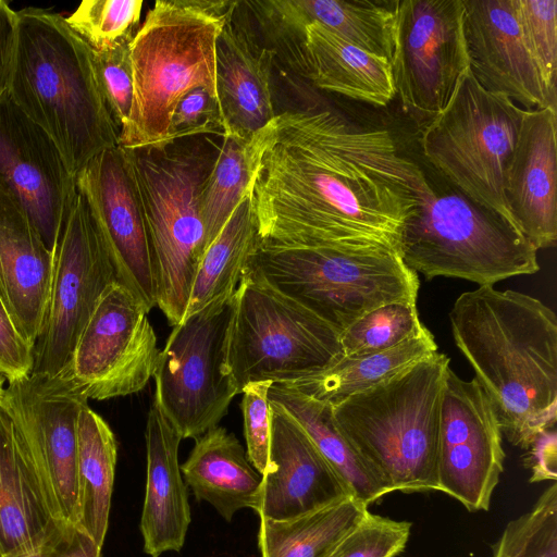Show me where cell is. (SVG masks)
<instances>
[{
	"instance_id": "obj_1",
	"label": "cell",
	"mask_w": 557,
	"mask_h": 557,
	"mask_svg": "<svg viewBox=\"0 0 557 557\" xmlns=\"http://www.w3.org/2000/svg\"><path fill=\"white\" fill-rule=\"evenodd\" d=\"M273 124L251 188L259 242L397 251L417 205V163L400 156L389 132L326 110L287 111Z\"/></svg>"
},
{
	"instance_id": "obj_2",
	"label": "cell",
	"mask_w": 557,
	"mask_h": 557,
	"mask_svg": "<svg viewBox=\"0 0 557 557\" xmlns=\"http://www.w3.org/2000/svg\"><path fill=\"white\" fill-rule=\"evenodd\" d=\"M449 321L507 441L527 449L537 433L555 428V312L527 294L484 285L456 299Z\"/></svg>"
},
{
	"instance_id": "obj_3",
	"label": "cell",
	"mask_w": 557,
	"mask_h": 557,
	"mask_svg": "<svg viewBox=\"0 0 557 557\" xmlns=\"http://www.w3.org/2000/svg\"><path fill=\"white\" fill-rule=\"evenodd\" d=\"M8 95L54 141L73 176L119 146L115 124L98 81L94 51L54 12L24 8Z\"/></svg>"
},
{
	"instance_id": "obj_4",
	"label": "cell",
	"mask_w": 557,
	"mask_h": 557,
	"mask_svg": "<svg viewBox=\"0 0 557 557\" xmlns=\"http://www.w3.org/2000/svg\"><path fill=\"white\" fill-rule=\"evenodd\" d=\"M449 358L435 352L332 405L336 425L392 492L438 491L441 398Z\"/></svg>"
},
{
	"instance_id": "obj_5",
	"label": "cell",
	"mask_w": 557,
	"mask_h": 557,
	"mask_svg": "<svg viewBox=\"0 0 557 557\" xmlns=\"http://www.w3.org/2000/svg\"><path fill=\"white\" fill-rule=\"evenodd\" d=\"M438 176L428 175L417 164V205L397 243L408 268L428 280L457 277L479 286L539 271L537 249L512 221Z\"/></svg>"
},
{
	"instance_id": "obj_6",
	"label": "cell",
	"mask_w": 557,
	"mask_h": 557,
	"mask_svg": "<svg viewBox=\"0 0 557 557\" xmlns=\"http://www.w3.org/2000/svg\"><path fill=\"white\" fill-rule=\"evenodd\" d=\"M234 1L159 0L129 44L133 103L119 146L165 143L178 100L195 88L218 98L215 41Z\"/></svg>"
},
{
	"instance_id": "obj_7",
	"label": "cell",
	"mask_w": 557,
	"mask_h": 557,
	"mask_svg": "<svg viewBox=\"0 0 557 557\" xmlns=\"http://www.w3.org/2000/svg\"><path fill=\"white\" fill-rule=\"evenodd\" d=\"M127 150L150 235L157 306L175 326L206 251L201 193L219 148L188 137Z\"/></svg>"
},
{
	"instance_id": "obj_8",
	"label": "cell",
	"mask_w": 557,
	"mask_h": 557,
	"mask_svg": "<svg viewBox=\"0 0 557 557\" xmlns=\"http://www.w3.org/2000/svg\"><path fill=\"white\" fill-rule=\"evenodd\" d=\"M246 273L295 300L339 334L389 302L417 304L420 281L395 249L258 243Z\"/></svg>"
},
{
	"instance_id": "obj_9",
	"label": "cell",
	"mask_w": 557,
	"mask_h": 557,
	"mask_svg": "<svg viewBox=\"0 0 557 557\" xmlns=\"http://www.w3.org/2000/svg\"><path fill=\"white\" fill-rule=\"evenodd\" d=\"M525 111L505 95L485 90L469 69L421 136L422 152L442 177L512 222L504 181Z\"/></svg>"
},
{
	"instance_id": "obj_10",
	"label": "cell",
	"mask_w": 557,
	"mask_h": 557,
	"mask_svg": "<svg viewBox=\"0 0 557 557\" xmlns=\"http://www.w3.org/2000/svg\"><path fill=\"white\" fill-rule=\"evenodd\" d=\"M236 298L228 366L240 393L253 382L292 383L319 374L344 357L337 331L246 272Z\"/></svg>"
},
{
	"instance_id": "obj_11",
	"label": "cell",
	"mask_w": 557,
	"mask_h": 557,
	"mask_svg": "<svg viewBox=\"0 0 557 557\" xmlns=\"http://www.w3.org/2000/svg\"><path fill=\"white\" fill-rule=\"evenodd\" d=\"M236 302L235 290L186 317L160 350L154 401L182 438L216 426L240 393L228 366Z\"/></svg>"
},
{
	"instance_id": "obj_12",
	"label": "cell",
	"mask_w": 557,
	"mask_h": 557,
	"mask_svg": "<svg viewBox=\"0 0 557 557\" xmlns=\"http://www.w3.org/2000/svg\"><path fill=\"white\" fill-rule=\"evenodd\" d=\"M115 282L111 259L77 189L54 255L49 302L34 345L32 373L53 377L67 369L100 297Z\"/></svg>"
},
{
	"instance_id": "obj_13",
	"label": "cell",
	"mask_w": 557,
	"mask_h": 557,
	"mask_svg": "<svg viewBox=\"0 0 557 557\" xmlns=\"http://www.w3.org/2000/svg\"><path fill=\"white\" fill-rule=\"evenodd\" d=\"M462 0H398L391 60L406 111L432 120L469 70Z\"/></svg>"
},
{
	"instance_id": "obj_14",
	"label": "cell",
	"mask_w": 557,
	"mask_h": 557,
	"mask_svg": "<svg viewBox=\"0 0 557 557\" xmlns=\"http://www.w3.org/2000/svg\"><path fill=\"white\" fill-rule=\"evenodd\" d=\"M148 310L115 282L100 297L66 369L87 400L141 391L153 375L160 350Z\"/></svg>"
},
{
	"instance_id": "obj_15",
	"label": "cell",
	"mask_w": 557,
	"mask_h": 557,
	"mask_svg": "<svg viewBox=\"0 0 557 557\" xmlns=\"http://www.w3.org/2000/svg\"><path fill=\"white\" fill-rule=\"evenodd\" d=\"M503 433L494 407L475 379H460L450 368L441 398L438 491L469 511L488 510L504 471Z\"/></svg>"
},
{
	"instance_id": "obj_16",
	"label": "cell",
	"mask_w": 557,
	"mask_h": 557,
	"mask_svg": "<svg viewBox=\"0 0 557 557\" xmlns=\"http://www.w3.org/2000/svg\"><path fill=\"white\" fill-rule=\"evenodd\" d=\"M3 399L25 437L55 516L78 525L77 418L87 403L67 371L49 377L36 373L9 383Z\"/></svg>"
},
{
	"instance_id": "obj_17",
	"label": "cell",
	"mask_w": 557,
	"mask_h": 557,
	"mask_svg": "<svg viewBox=\"0 0 557 557\" xmlns=\"http://www.w3.org/2000/svg\"><path fill=\"white\" fill-rule=\"evenodd\" d=\"M113 264L117 283L148 312L157 306L152 247L129 152L120 146L95 157L76 176Z\"/></svg>"
},
{
	"instance_id": "obj_18",
	"label": "cell",
	"mask_w": 557,
	"mask_h": 557,
	"mask_svg": "<svg viewBox=\"0 0 557 557\" xmlns=\"http://www.w3.org/2000/svg\"><path fill=\"white\" fill-rule=\"evenodd\" d=\"M0 183L16 197L55 255L77 195L76 177L52 138L8 92L0 96Z\"/></svg>"
},
{
	"instance_id": "obj_19",
	"label": "cell",
	"mask_w": 557,
	"mask_h": 557,
	"mask_svg": "<svg viewBox=\"0 0 557 557\" xmlns=\"http://www.w3.org/2000/svg\"><path fill=\"white\" fill-rule=\"evenodd\" d=\"M462 2L469 69L478 83L487 91L505 95L524 110H556V95L546 87L524 45L513 1Z\"/></svg>"
},
{
	"instance_id": "obj_20",
	"label": "cell",
	"mask_w": 557,
	"mask_h": 557,
	"mask_svg": "<svg viewBox=\"0 0 557 557\" xmlns=\"http://www.w3.org/2000/svg\"><path fill=\"white\" fill-rule=\"evenodd\" d=\"M269 403L270 468L262 474L260 519L285 520L351 496L302 426Z\"/></svg>"
},
{
	"instance_id": "obj_21",
	"label": "cell",
	"mask_w": 557,
	"mask_h": 557,
	"mask_svg": "<svg viewBox=\"0 0 557 557\" xmlns=\"http://www.w3.org/2000/svg\"><path fill=\"white\" fill-rule=\"evenodd\" d=\"M75 528L55 516L15 416L0 400V553H35Z\"/></svg>"
},
{
	"instance_id": "obj_22",
	"label": "cell",
	"mask_w": 557,
	"mask_h": 557,
	"mask_svg": "<svg viewBox=\"0 0 557 557\" xmlns=\"http://www.w3.org/2000/svg\"><path fill=\"white\" fill-rule=\"evenodd\" d=\"M556 110H527L504 181L511 219L539 250L555 246Z\"/></svg>"
},
{
	"instance_id": "obj_23",
	"label": "cell",
	"mask_w": 557,
	"mask_h": 557,
	"mask_svg": "<svg viewBox=\"0 0 557 557\" xmlns=\"http://www.w3.org/2000/svg\"><path fill=\"white\" fill-rule=\"evenodd\" d=\"M227 11L215 41V86L224 135L248 138L277 115L271 94L275 53L261 46L249 25Z\"/></svg>"
},
{
	"instance_id": "obj_24",
	"label": "cell",
	"mask_w": 557,
	"mask_h": 557,
	"mask_svg": "<svg viewBox=\"0 0 557 557\" xmlns=\"http://www.w3.org/2000/svg\"><path fill=\"white\" fill-rule=\"evenodd\" d=\"M53 265L54 253L16 197L0 183V298L33 347L44 324Z\"/></svg>"
},
{
	"instance_id": "obj_25",
	"label": "cell",
	"mask_w": 557,
	"mask_h": 557,
	"mask_svg": "<svg viewBox=\"0 0 557 557\" xmlns=\"http://www.w3.org/2000/svg\"><path fill=\"white\" fill-rule=\"evenodd\" d=\"M147 481L140 518L144 552H178L190 523L187 488L178 463L181 435L153 400L145 431Z\"/></svg>"
},
{
	"instance_id": "obj_26",
	"label": "cell",
	"mask_w": 557,
	"mask_h": 557,
	"mask_svg": "<svg viewBox=\"0 0 557 557\" xmlns=\"http://www.w3.org/2000/svg\"><path fill=\"white\" fill-rule=\"evenodd\" d=\"M180 467L196 498L212 505L226 521L244 508L258 511L262 475L226 429L216 425L197 437Z\"/></svg>"
},
{
	"instance_id": "obj_27",
	"label": "cell",
	"mask_w": 557,
	"mask_h": 557,
	"mask_svg": "<svg viewBox=\"0 0 557 557\" xmlns=\"http://www.w3.org/2000/svg\"><path fill=\"white\" fill-rule=\"evenodd\" d=\"M306 78L320 89L377 107L396 95L388 60L313 23L306 28Z\"/></svg>"
},
{
	"instance_id": "obj_28",
	"label": "cell",
	"mask_w": 557,
	"mask_h": 557,
	"mask_svg": "<svg viewBox=\"0 0 557 557\" xmlns=\"http://www.w3.org/2000/svg\"><path fill=\"white\" fill-rule=\"evenodd\" d=\"M268 399L286 410L306 431L317 448L348 487L367 506L389 494L335 423L332 405L295 387L272 383Z\"/></svg>"
},
{
	"instance_id": "obj_29",
	"label": "cell",
	"mask_w": 557,
	"mask_h": 557,
	"mask_svg": "<svg viewBox=\"0 0 557 557\" xmlns=\"http://www.w3.org/2000/svg\"><path fill=\"white\" fill-rule=\"evenodd\" d=\"M78 525L102 547L109 524L117 446L108 423L84 404L77 418Z\"/></svg>"
},
{
	"instance_id": "obj_30",
	"label": "cell",
	"mask_w": 557,
	"mask_h": 557,
	"mask_svg": "<svg viewBox=\"0 0 557 557\" xmlns=\"http://www.w3.org/2000/svg\"><path fill=\"white\" fill-rule=\"evenodd\" d=\"M435 352L436 342L425 326L417 335L388 350L362 357L344 356L319 374L283 384L318 400L335 405L388 380Z\"/></svg>"
},
{
	"instance_id": "obj_31",
	"label": "cell",
	"mask_w": 557,
	"mask_h": 557,
	"mask_svg": "<svg viewBox=\"0 0 557 557\" xmlns=\"http://www.w3.org/2000/svg\"><path fill=\"white\" fill-rule=\"evenodd\" d=\"M258 243L250 189L205 251L193 283L185 318L235 293Z\"/></svg>"
},
{
	"instance_id": "obj_32",
	"label": "cell",
	"mask_w": 557,
	"mask_h": 557,
	"mask_svg": "<svg viewBox=\"0 0 557 557\" xmlns=\"http://www.w3.org/2000/svg\"><path fill=\"white\" fill-rule=\"evenodd\" d=\"M273 132L272 121L248 138L222 137L216 159L201 193L206 250L251 189Z\"/></svg>"
},
{
	"instance_id": "obj_33",
	"label": "cell",
	"mask_w": 557,
	"mask_h": 557,
	"mask_svg": "<svg viewBox=\"0 0 557 557\" xmlns=\"http://www.w3.org/2000/svg\"><path fill=\"white\" fill-rule=\"evenodd\" d=\"M368 511L366 504L354 496H347L294 518L261 519V556L325 557L337 541Z\"/></svg>"
},
{
	"instance_id": "obj_34",
	"label": "cell",
	"mask_w": 557,
	"mask_h": 557,
	"mask_svg": "<svg viewBox=\"0 0 557 557\" xmlns=\"http://www.w3.org/2000/svg\"><path fill=\"white\" fill-rule=\"evenodd\" d=\"M309 26L317 23L358 48L389 61L398 0H293Z\"/></svg>"
},
{
	"instance_id": "obj_35",
	"label": "cell",
	"mask_w": 557,
	"mask_h": 557,
	"mask_svg": "<svg viewBox=\"0 0 557 557\" xmlns=\"http://www.w3.org/2000/svg\"><path fill=\"white\" fill-rule=\"evenodd\" d=\"M424 327L417 304L389 302L355 321L339 334V342L345 357H362L388 350Z\"/></svg>"
},
{
	"instance_id": "obj_36",
	"label": "cell",
	"mask_w": 557,
	"mask_h": 557,
	"mask_svg": "<svg viewBox=\"0 0 557 557\" xmlns=\"http://www.w3.org/2000/svg\"><path fill=\"white\" fill-rule=\"evenodd\" d=\"M143 5L141 0H84L64 18L94 51H101L134 36Z\"/></svg>"
},
{
	"instance_id": "obj_37",
	"label": "cell",
	"mask_w": 557,
	"mask_h": 557,
	"mask_svg": "<svg viewBox=\"0 0 557 557\" xmlns=\"http://www.w3.org/2000/svg\"><path fill=\"white\" fill-rule=\"evenodd\" d=\"M524 45L548 90L556 95L557 1L512 0Z\"/></svg>"
},
{
	"instance_id": "obj_38",
	"label": "cell",
	"mask_w": 557,
	"mask_h": 557,
	"mask_svg": "<svg viewBox=\"0 0 557 557\" xmlns=\"http://www.w3.org/2000/svg\"><path fill=\"white\" fill-rule=\"evenodd\" d=\"M411 523L370 511L347 531L325 557H396L410 537Z\"/></svg>"
},
{
	"instance_id": "obj_39",
	"label": "cell",
	"mask_w": 557,
	"mask_h": 557,
	"mask_svg": "<svg viewBox=\"0 0 557 557\" xmlns=\"http://www.w3.org/2000/svg\"><path fill=\"white\" fill-rule=\"evenodd\" d=\"M124 39L113 47L94 51L96 72L109 111L120 128L126 125L133 103V71L129 44Z\"/></svg>"
},
{
	"instance_id": "obj_40",
	"label": "cell",
	"mask_w": 557,
	"mask_h": 557,
	"mask_svg": "<svg viewBox=\"0 0 557 557\" xmlns=\"http://www.w3.org/2000/svg\"><path fill=\"white\" fill-rule=\"evenodd\" d=\"M271 384L269 381L253 382L242 391L246 454L261 475L270 468L271 409L268 391Z\"/></svg>"
},
{
	"instance_id": "obj_41",
	"label": "cell",
	"mask_w": 557,
	"mask_h": 557,
	"mask_svg": "<svg viewBox=\"0 0 557 557\" xmlns=\"http://www.w3.org/2000/svg\"><path fill=\"white\" fill-rule=\"evenodd\" d=\"M206 134L223 137V117L218 98L205 88H195L176 103L166 141Z\"/></svg>"
},
{
	"instance_id": "obj_42",
	"label": "cell",
	"mask_w": 557,
	"mask_h": 557,
	"mask_svg": "<svg viewBox=\"0 0 557 557\" xmlns=\"http://www.w3.org/2000/svg\"><path fill=\"white\" fill-rule=\"evenodd\" d=\"M524 557H557V483L553 482L529 510Z\"/></svg>"
},
{
	"instance_id": "obj_43",
	"label": "cell",
	"mask_w": 557,
	"mask_h": 557,
	"mask_svg": "<svg viewBox=\"0 0 557 557\" xmlns=\"http://www.w3.org/2000/svg\"><path fill=\"white\" fill-rule=\"evenodd\" d=\"M34 347L15 326L0 298V372L9 383L33 372Z\"/></svg>"
},
{
	"instance_id": "obj_44",
	"label": "cell",
	"mask_w": 557,
	"mask_h": 557,
	"mask_svg": "<svg viewBox=\"0 0 557 557\" xmlns=\"http://www.w3.org/2000/svg\"><path fill=\"white\" fill-rule=\"evenodd\" d=\"M524 456V466L530 469L531 483L557 480V433L555 428L537 433Z\"/></svg>"
},
{
	"instance_id": "obj_45",
	"label": "cell",
	"mask_w": 557,
	"mask_h": 557,
	"mask_svg": "<svg viewBox=\"0 0 557 557\" xmlns=\"http://www.w3.org/2000/svg\"><path fill=\"white\" fill-rule=\"evenodd\" d=\"M101 548L83 529L76 527L54 544L32 554L12 557H100Z\"/></svg>"
},
{
	"instance_id": "obj_46",
	"label": "cell",
	"mask_w": 557,
	"mask_h": 557,
	"mask_svg": "<svg viewBox=\"0 0 557 557\" xmlns=\"http://www.w3.org/2000/svg\"><path fill=\"white\" fill-rule=\"evenodd\" d=\"M17 13L0 0V96L8 91L16 40Z\"/></svg>"
},
{
	"instance_id": "obj_47",
	"label": "cell",
	"mask_w": 557,
	"mask_h": 557,
	"mask_svg": "<svg viewBox=\"0 0 557 557\" xmlns=\"http://www.w3.org/2000/svg\"><path fill=\"white\" fill-rule=\"evenodd\" d=\"M529 524V511L509 521L492 547V557H524Z\"/></svg>"
},
{
	"instance_id": "obj_48",
	"label": "cell",
	"mask_w": 557,
	"mask_h": 557,
	"mask_svg": "<svg viewBox=\"0 0 557 557\" xmlns=\"http://www.w3.org/2000/svg\"><path fill=\"white\" fill-rule=\"evenodd\" d=\"M5 381H7L5 376L0 372V400H2L4 397V393H5V388H7V387H4Z\"/></svg>"
},
{
	"instance_id": "obj_49",
	"label": "cell",
	"mask_w": 557,
	"mask_h": 557,
	"mask_svg": "<svg viewBox=\"0 0 557 557\" xmlns=\"http://www.w3.org/2000/svg\"><path fill=\"white\" fill-rule=\"evenodd\" d=\"M0 557H3V555L0 553Z\"/></svg>"
}]
</instances>
